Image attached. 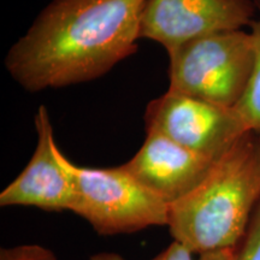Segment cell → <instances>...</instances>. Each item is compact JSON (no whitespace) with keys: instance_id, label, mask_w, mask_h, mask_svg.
I'll return each instance as SVG.
<instances>
[{"instance_id":"cell-10","label":"cell","mask_w":260,"mask_h":260,"mask_svg":"<svg viewBox=\"0 0 260 260\" xmlns=\"http://www.w3.org/2000/svg\"><path fill=\"white\" fill-rule=\"evenodd\" d=\"M197 260H260V201L243 235L233 246L204 253Z\"/></svg>"},{"instance_id":"cell-5","label":"cell","mask_w":260,"mask_h":260,"mask_svg":"<svg viewBox=\"0 0 260 260\" xmlns=\"http://www.w3.org/2000/svg\"><path fill=\"white\" fill-rule=\"evenodd\" d=\"M145 124L146 132L159 133L213 160L248 132L234 109L170 90L148 103Z\"/></svg>"},{"instance_id":"cell-12","label":"cell","mask_w":260,"mask_h":260,"mask_svg":"<svg viewBox=\"0 0 260 260\" xmlns=\"http://www.w3.org/2000/svg\"><path fill=\"white\" fill-rule=\"evenodd\" d=\"M194 253H191L186 246L182 243L174 241L170 246L167 247L161 253L155 255L153 259L151 260H194L193 259ZM88 260H125L123 256H121L117 253H110V252H102L96 253L90 256Z\"/></svg>"},{"instance_id":"cell-1","label":"cell","mask_w":260,"mask_h":260,"mask_svg":"<svg viewBox=\"0 0 260 260\" xmlns=\"http://www.w3.org/2000/svg\"><path fill=\"white\" fill-rule=\"evenodd\" d=\"M146 0H52L5 58L10 76L38 93L89 82L138 51Z\"/></svg>"},{"instance_id":"cell-7","label":"cell","mask_w":260,"mask_h":260,"mask_svg":"<svg viewBox=\"0 0 260 260\" xmlns=\"http://www.w3.org/2000/svg\"><path fill=\"white\" fill-rule=\"evenodd\" d=\"M37 147L23 171L0 194V206H31L50 212H73L74 182L59 159L47 107L35 116Z\"/></svg>"},{"instance_id":"cell-6","label":"cell","mask_w":260,"mask_h":260,"mask_svg":"<svg viewBox=\"0 0 260 260\" xmlns=\"http://www.w3.org/2000/svg\"><path fill=\"white\" fill-rule=\"evenodd\" d=\"M256 14L254 0H146L140 38L169 52L194 39L241 30Z\"/></svg>"},{"instance_id":"cell-8","label":"cell","mask_w":260,"mask_h":260,"mask_svg":"<svg viewBox=\"0 0 260 260\" xmlns=\"http://www.w3.org/2000/svg\"><path fill=\"white\" fill-rule=\"evenodd\" d=\"M216 161L159 133L147 132L138 153L122 167L170 206L197 189Z\"/></svg>"},{"instance_id":"cell-11","label":"cell","mask_w":260,"mask_h":260,"mask_svg":"<svg viewBox=\"0 0 260 260\" xmlns=\"http://www.w3.org/2000/svg\"><path fill=\"white\" fill-rule=\"evenodd\" d=\"M0 260H58L56 254L40 245H21L3 248Z\"/></svg>"},{"instance_id":"cell-9","label":"cell","mask_w":260,"mask_h":260,"mask_svg":"<svg viewBox=\"0 0 260 260\" xmlns=\"http://www.w3.org/2000/svg\"><path fill=\"white\" fill-rule=\"evenodd\" d=\"M254 3L258 14L249 25L254 47V68L248 88L234 110L248 132L260 135V0Z\"/></svg>"},{"instance_id":"cell-3","label":"cell","mask_w":260,"mask_h":260,"mask_svg":"<svg viewBox=\"0 0 260 260\" xmlns=\"http://www.w3.org/2000/svg\"><path fill=\"white\" fill-rule=\"evenodd\" d=\"M170 92L235 109L248 88L254 47L251 32L224 31L169 51Z\"/></svg>"},{"instance_id":"cell-2","label":"cell","mask_w":260,"mask_h":260,"mask_svg":"<svg viewBox=\"0 0 260 260\" xmlns=\"http://www.w3.org/2000/svg\"><path fill=\"white\" fill-rule=\"evenodd\" d=\"M260 201V135L246 132L197 189L169 206L174 241L200 255L233 246Z\"/></svg>"},{"instance_id":"cell-4","label":"cell","mask_w":260,"mask_h":260,"mask_svg":"<svg viewBox=\"0 0 260 260\" xmlns=\"http://www.w3.org/2000/svg\"><path fill=\"white\" fill-rule=\"evenodd\" d=\"M59 159L74 182L73 212L86 219L98 234L118 235L168 225L169 205L139 183L122 165L79 167L60 149Z\"/></svg>"}]
</instances>
